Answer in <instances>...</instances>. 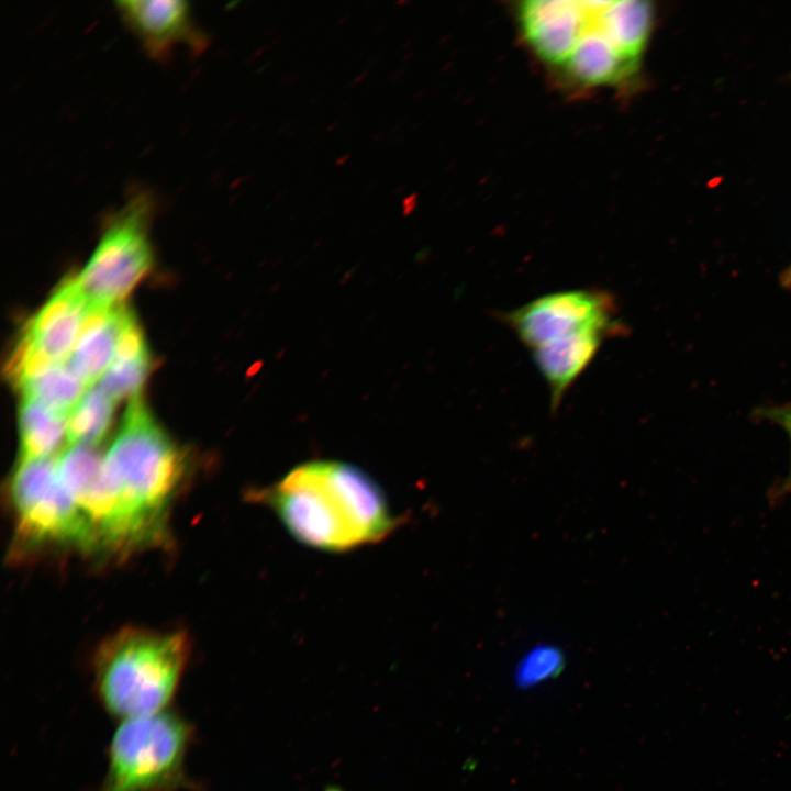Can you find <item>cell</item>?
I'll return each mask as SVG.
<instances>
[{
	"label": "cell",
	"instance_id": "6da1fadb",
	"mask_svg": "<svg viewBox=\"0 0 791 791\" xmlns=\"http://www.w3.org/2000/svg\"><path fill=\"white\" fill-rule=\"evenodd\" d=\"M656 16L647 0H525L515 9L527 48L576 90L637 80Z\"/></svg>",
	"mask_w": 791,
	"mask_h": 791
},
{
	"label": "cell",
	"instance_id": "7a4b0ae2",
	"mask_svg": "<svg viewBox=\"0 0 791 791\" xmlns=\"http://www.w3.org/2000/svg\"><path fill=\"white\" fill-rule=\"evenodd\" d=\"M102 471L109 497L105 552L122 557L166 541L168 511L186 461L138 397L103 455Z\"/></svg>",
	"mask_w": 791,
	"mask_h": 791
},
{
	"label": "cell",
	"instance_id": "3957f363",
	"mask_svg": "<svg viewBox=\"0 0 791 791\" xmlns=\"http://www.w3.org/2000/svg\"><path fill=\"white\" fill-rule=\"evenodd\" d=\"M248 494L271 509L299 543L325 552L380 542L399 522L375 479L338 460L301 464Z\"/></svg>",
	"mask_w": 791,
	"mask_h": 791
},
{
	"label": "cell",
	"instance_id": "277c9868",
	"mask_svg": "<svg viewBox=\"0 0 791 791\" xmlns=\"http://www.w3.org/2000/svg\"><path fill=\"white\" fill-rule=\"evenodd\" d=\"M189 655L185 632L121 628L101 642L92 657L99 702L122 721L167 710Z\"/></svg>",
	"mask_w": 791,
	"mask_h": 791
},
{
	"label": "cell",
	"instance_id": "5b68a950",
	"mask_svg": "<svg viewBox=\"0 0 791 791\" xmlns=\"http://www.w3.org/2000/svg\"><path fill=\"white\" fill-rule=\"evenodd\" d=\"M191 724L176 712L124 720L108 748L99 791H182L194 783L186 771Z\"/></svg>",
	"mask_w": 791,
	"mask_h": 791
},
{
	"label": "cell",
	"instance_id": "8992f818",
	"mask_svg": "<svg viewBox=\"0 0 791 791\" xmlns=\"http://www.w3.org/2000/svg\"><path fill=\"white\" fill-rule=\"evenodd\" d=\"M55 457L18 460L9 478L15 544L23 550L64 546L93 552L91 526L63 482Z\"/></svg>",
	"mask_w": 791,
	"mask_h": 791
},
{
	"label": "cell",
	"instance_id": "52a82bcc",
	"mask_svg": "<svg viewBox=\"0 0 791 791\" xmlns=\"http://www.w3.org/2000/svg\"><path fill=\"white\" fill-rule=\"evenodd\" d=\"M153 203L147 193H133L114 213L76 281L89 302L119 304L147 272L152 263L148 223Z\"/></svg>",
	"mask_w": 791,
	"mask_h": 791
},
{
	"label": "cell",
	"instance_id": "ba28073f",
	"mask_svg": "<svg viewBox=\"0 0 791 791\" xmlns=\"http://www.w3.org/2000/svg\"><path fill=\"white\" fill-rule=\"evenodd\" d=\"M502 319L530 350L591 327L624 333L614 297L597 289L547 293L504 313Z\"/></svg>",
	"mask_w": 791,
	"mask_h": 791
},
{
	"label": "cell",
	"instance_id": "9c48e42d",
	"mask_svg": "<svg viewBox=\"0 0 791 791\" xmlns=\"http://www.w3.org/2000/svg\"><path fill=\"white\" fill-rule=\"evenodd\" d=\"M115 4L123 21L152 57H167L177 44H188L193 51L203 48V36L193 27L187 2L129 0Z\"/></svg>",
	"mask_w": 791,
	"mask_h": 791
},
{
	"label": "cell",
	"instance_id": "30bf717a",
	"mask_svg": "<svg viewBox=\"0 0 791 791\" xmlns=\"http://www.w3.org/2000/svg\"><path fill=\"white\" fill-rule=\"evenodd\" d=\"M616 331L591 327L550 341L533 350V360L550 393L556 410L566 392L594 359L602 343Z\"/></svg>",
	"mask_w": 791,
	"mask_h": 791
},
{
	"label": "cell",
	"instance_id": "8fae6325",
	"mask_svg": "<svg viewBox=\"0 0 791 791\" xmlns=\"http://www.w3.org/2000/svg\"><path fill=\"white\" fill-rule=\"evenodd\" d=\"M127 308L88 302L76 347L67 360L90 388L110 366Z\"/></svg>",
	"mask_w": 791,
	"mask_h": 791
},
{
	"label": "cell",
	"instance_id": "7c38bea8",
	"mask_svg": "<svg viewBox=\"0 0 791 791\" xmlns=\"http://www.w3.org/2000/svg\"><path fill=\"white\" fill-rule=\"evenodd\" d=\"M19 461L55 457L67 439V416L22 394L19 409Z\"/></svg>",
	"mask_w": 791,
	"mask_h": 791
},
{
	"label": "cell",
	"instance_id": "4fadbf2b",
	"mask_svg": "<svg viewBox=\"0 0 791 791\" xmlns=\"http://www.w3.org/2000/svg\"><path fill=\"white\" fill-rule=\"evenodd\" d=\"M114 404L99 385L88 388L67 417L68 445L97 447L111 426Z\"/></svg>",
	"mask_w": 791,
	"mask_h": 791
},
{
	"label": "cell",
	"instance_id": "5bb4252c",
	"mask_svg": "<svg viewBox=\"0 0 791 791\" xmlns=\"http://www.w3.org/2000/svg\"><path fill=\"white\" fill-rule=\"evenodd\" d=\"M89 388L70 365L60 363L21 389L51 410L68 417Z\"/></svg>",
	"mask_w": 791,
	"mask_h": 791
},
{
	"label": "cell",
	"instance_id": "9a60e30c",
	"mask_svg": "<svg viewBox=\"0 0 791 791\" xmlns=\"http://www.w3.org/2000/svg\"><path fill=\"white\" fill-rule=\"evenodd\" d=\"M151 368V356L133 361L112 360L99 386L116 402L137 397Z\"/></svg>",
	"mask_w": 791,
	"mask_h": 791
},
{
	"label": "cell",
	"instance_id": "2e32d148",
	"mask_svg": "<svg viewBox=\"0 0 791 791\" xmlns=\"http://www.w3.org/2000/svg\"><path fill=\"white\" fill-rule=\"evenodd\" d=\"M559 657L552 649H537L524 660L521 677L524 680L535 681L542 679L557 669Z\"/></svg>",
	"mask_w": 791,
	"mask_h": 791
},
{
	"label": "cell",
	"instance_id": "e0dca14e",
	"mask_svg": "<svg viewBox=\"0 0 791 791\" xmlns=\"http://www.w3.org/2000/svg\"><path fill=\"white\" fill-rule=\"evenodd\" d=\"M757 414L777 425L788 435L791 445V403L761 408Z\"/></svg>",
	"mask_w": 791,
	"mask_h": 791
},
{
	"label": "cell",
	"instance_id": "ac0fdd59",
	"mask_svg": "<svg viewBox=\"0 0 791 791\" xmlns=\"http://www.w3.org/2000/svg\"><path fill=\"white\" fill-rule=\"evenodd\" d=\"M781 281L783 286L791 288V263L783 271Z\"/></svg>",
	"mask_w": 791,
	"mask_h": 791
}]
</instances>
